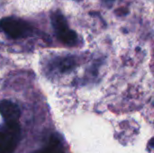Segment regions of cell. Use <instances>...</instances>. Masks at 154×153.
Masks as SVG:
<instances>
[{
  "instance_id": "1",
  "label": "cell",
  "mask_w": 154,
  "mask_h": 153,
  "mask_svg": "<svg viewBox=\"0 0 154 153\" xmlns=\"http://www.w3.org/2000/svg\"><path fill=\"white\" fill-rule=\"evenodd\" d=\"M21 139L18 122H5L0 127V153H14Z\"/></svg>"
},
{
  "instance_id": "2",
  "label": "cell",
  "mask_w": 154,
  "mask_h": 153,
  "mask_svg": "<svg viewBox=\"0 0 154 153\" xmlns=\"http://www.w3.org/2000/svg\"><path fill=\"white\" fill-rule=\"evenodd\" d=\"M52 26L55 29V32L59 39L65 44L72 46L77 42V34L75 32L69 28L67 20L60 13H55L51 16Z\"/></svg>"
},
{
  "instance_id": "3",
  "label": "cell",
  "mask_w": 154,
  "mask_h": 153,
  "mask_svg": "<svg viewBox=\"0 0 154 153\" xmlns=\"http://www.w3.org/2000/svg\"><path fill=\"white\" fill-rule=\"evenodd\" d=\"M0 26L8 36L14 39L23 37L31 32V27L26 22L12 17L1 20Z\"/></svg>"
},
{
  "instance_id": "4",
  "label": "cell",
  "mask_w": 154,
  "mask_h": 153,
  "mask_svg": "<svg viewBox=\"0 0 154 153\" xmlns=\"http://www.w3.org/2000/svg\"><path fill=\"white\" fill-rule=\"evenodd\" d=\"M0 114L5 122H18L21 111L16 104L9 100L0 102Z\"/></svg>"
},
{
  "instance_id": "5",
  "label": "cell",
  "mask_w": 154,
  "mask_h": 153,
  "mask_svg": "<svg viewBox=\"0 0 154 153\" xmlns=\"http://www.w3.org/2000/svg\"><path fill=\"white\" fill-rule=\"evenodd\" d=\"M35 153H64V150L60 138L51 136L47 146Z\"/></svg>"
},
{
  "instance_id": "6",
  "label": "cell",
  "mask_w": 154,
  "mask_h": 153,
  "mask_svg": "<svg viewBox=\"0 0 154 153\" xmlns=\"http://www.w3.org/2000/svg\"><path fill=\"white\" fill-rule=\"evenodd\" d=\"M75 66V61L72 58H65L60 63V69L62 72H67L72 69Z\"/></svg>"
},
{
  "instance_id": "7",
  "label": "cell",
  "mask_w": 154,
  "mask_h": 153,
  "mask_svg": "<svg viewBox=\"0 0 154 153\" xmlns=\"http://www.w3.org/2000/svg\"><path fill=\"white\" fill-rule=\"evenodd\" d=\"M113 1H114V0H104V2H105V3H109V5H108L109 6H110V5H112Z\"/></svg>"
},
{
  "instance_id": "8",
  "label": "cell",
  "mask_w": 154,
  "mask_h": 153,
  "mask_svg": "<svg viewBox=\"0 0 154 153\" xmlns=\"http://www.w3.org/2000/svg\"><path fill=\"white\" fill-rule=\"evenodd\" d=\"M76 1H80V0H76Z\"/></svg>"
}]
</instances>
